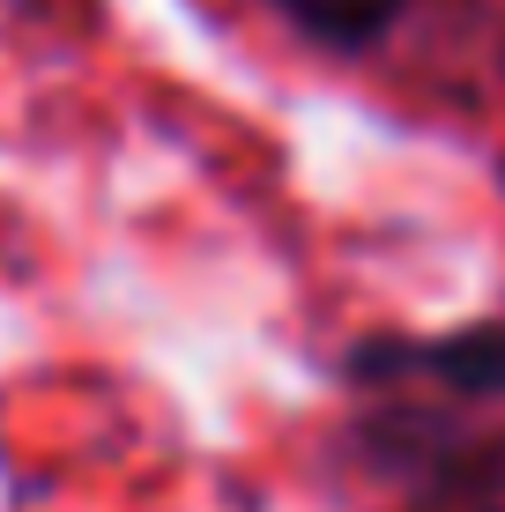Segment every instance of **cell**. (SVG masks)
<instances>
[{
	"mask_svg": "<svg viewBox=\"0 0 505 512\" xmlns=\"http://www.w3.org/2000/svg\"><path fill=\"white\" fill-rule=\"evenodd\" d=\"M364 453L409 483L416 498H439V505H505V431H446L439 416H372L364 423Z\"/></svg>",
	"mask_w": 505,
	"mask_h": 512,
	"instance_id": "obj_1",
	"label": "cell"
},
{
	"mask_svg": "<svg viewBox=\"0 0 505 512\" xmlns=\"http://www.w3.org/2000/svg\"><path fill=\"white\" fill-rule=\"evenodd\" d=\"M283 15L305 30V38H320V45L364 52V45H379L409 15V0H283Z\"/></svg>",
	"mask_w": 505,
	"mask_h": 512,
	"instance_id": "obj_3",
	"label": "cell"
},
{
	"mask_svg": "<svg viewBox=\"0 0 505 512\" xmlns=\"http://www.w3.org/2000/svg\"><path fill=\"white\" fill-rule=\"evenodd\" d=\"M350 379L357 386H439L454 401H505V312H483L468 327H446V334H379V342H357L350 349Z\"/></svg>",
	"mask_w": 505,
	"mask_h": 512,
	"instance_id": "obj_2",
	"label": "cell"
}]
</instances>
